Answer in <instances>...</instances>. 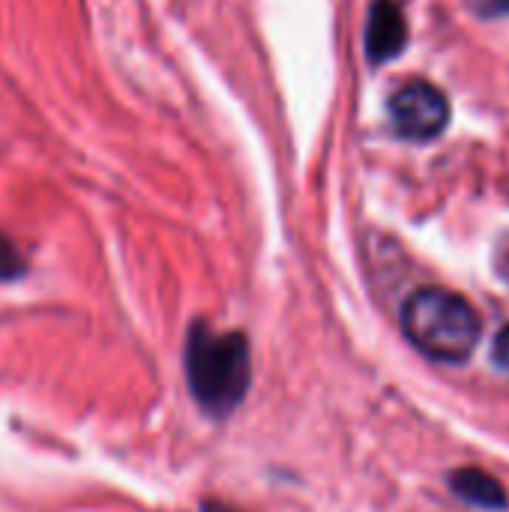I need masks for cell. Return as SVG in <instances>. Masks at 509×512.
<instances>
[{
  "label": "cell",
  "mask_w": 509,
  "mask_h": 512,
  "mask_svg": "<svg viewBox=\"0 0 509 512\" xmlns=\"http://www.w3.org/2000/svg\"><path fill=\"white\" fill-rule=\"evenodd\" d=\"M186 378L195 402L216 417L231 414L252 378L249 342L243 333H216L207 324H192L186 339Z\"/></svg>",
  "instance_id": "6da1fadb"
},
{
  "label": "cell",
  "mask_w": 509,
  "mask_h": 512,
  "mask_svg": "<svg viewBox=\"0 0 509 512\" xmlns=\"http://www.w3.org/2000/svg\"><path fill=\"white\" fill-rule=\"evenodd\" d=\"M402 330L426 357L465 363L483 336V318L471 300L450 288H420L402 306Z\"/></svg>",
  "instance_id": "7a4b0ae2"
},
{
  "label": "cell",
  "mask_w": 509,
  "mask_h": 512,
  "mask_svg": "<svg viewBox=\"0 0 509 512\" xmlns=\"http://www.w3.org/2000/svg\"><path fill=\"white\" fill-rule=\"evenodd\" d=\"M393 129L408 141H432L450 123V102L441 87L426 78L405 81L390 96Z\"/></svg>",
  "instance_id": "3957f363"
},
{
  "label": "cell",
  "mask_w": 509,
  "mask_h": 512,
  "mask_svg": "<svg viewBox=\"0 0 509 512\" xmlns=\"http://www.w3.org/2000/svg\"><path fill=\"white\" fill-rule=\"evenodd\" d=\"M408 21L396 0H375L366 18V57L372 63H387L405 51Z\"/></svg>",
  "instance_id": "277c9868"
},
{
  "label": "cell",
  "mask_w": 509,
  "mask_h": 512,
  "mask_svg": "<svg viewBox=\"0 0 509 512\" xmlns=\"http://www.w3.org/2000/svg\"><path fill=\"white\" fill-rule=\"evenodd\" d=\"M450 489L459 501L477 507L486 512H501L509 507L507 489L501 480H495L492 474L480 471V468H459L450 474Z\"/></svg>",
  "instance_id": "5b68a950"
},
{
  "label": "cell",
  "mask_w": 509,
  "mask_h": 512,
  "mask_svg": "<svg viewBox=\"0 0 509 512\" xmlns=\"http://www.w3.org/2000/svg\"><path fill=\"white\" fill-rule=\"evenodd\" d=\"M24 273V258L15 243L0 231V279H18Z\"/></svg>",
  "instance_id": "8992f818"
},
{
  "label": "cell",
  "mask_w": 509,
  "mask_h": 512,
  "mask_svg": "<svg viewBox=\"0 0 509 512\" xmlns=\"http://www.w3.org/2000/svg\"><path fill=\"white\" fill-rule=\"evenodd\" d=\"M465 3L480 18H504V15H509V0H465Z\"/></svg>",
  "instance_id": "52a82bcc"
},
{
  "label": "cell",
  "mask_w": 509,
  "mask_h": 512,
  "mask_svg": "<svg viewBox=\"0 0 509 512\" xmlns=\"http://www.w3.org/2000/svg\"><path fill=\"white\" fill-rule=\"evenodd\" d=\"M492 357H495V363L504 369L509 375V324L495 336V348H492Z\"/></svg>",
  "instance_id": "ba28073f"
},
{
  "label": "cell",
  "mask_w": 509,
  "mask_h": 512,
  "mask_svg": "<svg viewBox=\"0 0 509 512\" xmlns=\"http://www.w3.org/2000/svg\"><path fill=\"white\" fill-rule=\"evenodd\" d=\"M201 512H240V510H234V507H228V504H222V501H207V504L201 507Z\"/></svg>",
  "instance_id": "9c48e42d"
}]
</instances>
